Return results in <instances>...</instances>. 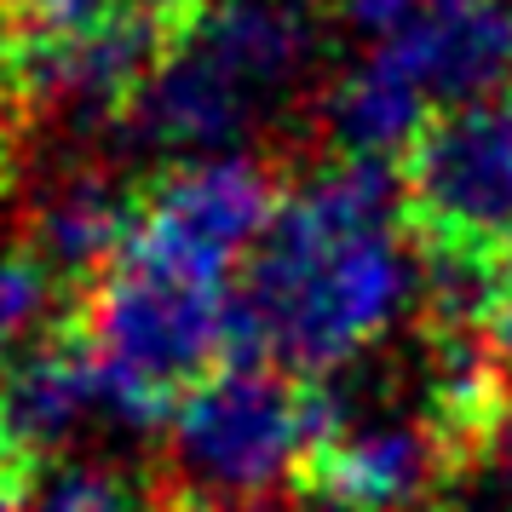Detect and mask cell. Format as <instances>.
Returning a JSON list of instances; mask_svg holds the SVG:
<instances>
[{
  "label": "cell",
  "mask_w": 512,
  "mask_h": 512,
  "mask_svg": "<svg viewBox=\"0 0 512 512\" xmlns=\"http://www.w3.org/2000/svg\"><path fill=\"white\" fill-rule=\"evenodd\" d=\"M271 173L242 156L167 167L139 202L121 254L93 277L81 346L93 351L110 415L156 426L242 340L236 271L277 213Z\"/></svg>",
  "instance_id": "cell-1"
},
{
  "label": "cell",
  "mask_w": 512,
  "mask_h": 512,
  "mask_svg": "<svg viewBox=\"0 0 512 512\" xmlns=\"http://www.w3.org/2000/svg\"><path fill=\"white\" fill-rule=\"evenodd\" d=\"M426 305L403 179L386 162L334 156L288 190L242 265V346L323 380L380 351Z\"/></svg>",
  "instance_id": "cell-2"
},
{
  "label": "cell",
  "mask_w": 512,
  "mask_h": 512,
  "mask_svg": "<svg viewBox=\"0 0 512 512\" xmlns=\"http://www.w3.org/2000/svg\"><path fill=\"white\" fill-rule=\"evenodd\" d=\"M323 0H202L127 104V139L162 162L242 156L323 70Z\"/></svg>",
  "instance_id": "cell-3"
},
{
  "label": "cell",
  "mask_w": 512,
  "mask_h": 512,
  "mask_svg": "<svg viewBox=\"0 0 512 512\" xmlns=\"http://www.w3.org/2000/svg\"><path fill=\"white\" fill-rule=\"evenodd\" d=\"M328 426L323 392L265 357L213 369L167 415L173 466L185 495L225 507H259L277 489H300V472Z\"/></svg>",
  "instance_id": "cell-4"
},
{
  "label": "cell",
  "mask_w": 512,
  "mask_h": 512,
  "mask_svg": "<svg viewBox=\"0 0 512 512\" xmlns=\"http://www.w3.org/2000/svg\"><path fill=\"white\" fill-rule=\"evenodd\" d=\"M409 225L443 254L512 259V93L443 110L403 167Z\"/></svg>",
  "instance_id": "cell-5"
},
{
  "label": "cell",
  "mask_w": 512,
  "mask_h": 512,
  "mask_svg": "<svg viewBox=\"0 0 512 512\" xmlns=\"http://www.w3.org/2000/svg\"><path fill=\"white\" fill-rule=\"evenodd\" d=\"M461 449L438 432L426 409H334L300 489L328 512H415L455 472Z\"/></svg>",
  "instance_id": "cell-6"
},
{
  "label": "cell",
  "mask_w": 512,
  "mask_h": 512,
  "mask_svg": "<svg viewBox=\"0 0 512 512\" xmlns=\"http://www.w3.org/2000/svg\"><path fill=\"white\" fill-rule=\"evenodd\" d=\"M98 415H110V397L81 334H47L0 363V432L35 466L58 461L64 443H75Z\"/></svg>",
  "instance_id": "cell-7"
},
{
  "label": "cell",
  "mask_w": 512,
  "mask_h": 512,
  "mask_svg": "<svg viewBox=\"0 0 512 512\" xmlns=\"http://www.w3.org/2000/svg\"><path fill=\"white\" fill-rule=\"evenodd\" d=\"M139 219L133 190L116 167L70 162L52 167L47 185L29 202V254L47 259L58 277H98Z\"/></svg>",
  "instance_id": "cell-8"
},
{
  "label": "cell",
  "mask_w": 512,
  "mask_h": 512,
  "mask_svg": "<svg viewBox=\"0 0 512 512\" xmlns=\"http://www.w3.org/2000/svg\"><path fill=\"white\" fill-rule=\"evenodd\" d=\"M24 512H156V495L110 461H47L35 466Z\"/></svg>",
  "instance_id": "cell-9"
},
{
  "label": "cell",
  "mask_w": 512,
  "mask_h": 512,
  "mask_svg": "<svg viewBox=\"0 0 512 512\" xmlns=\"http://www.w3.org/2000/svg\"><path fill=\"white\" fill-rule=\"evenodd\" d=\"M64 277L29 248H0V363H12L35 340L58 334Z\"/></svg>",
  "instance_id": "cell-10"
},
{
  "label": "cell",
  "mask_w": 512,
  "mask_h": 512,
  "mask_svg": "<svg viewBox=\"0 0 512 512\" xmlns=\"http://www.w3.org/2000/svg\"><path fill=\"white\" fill-rule=\"evenodd\" d=\"M323 6L351 18L357 29H369V35H386V29L409 24V18L432 12V6H449V0H323Z\"/></svg>",
  "instance_id": "cell-11"
},
{
  "label": "cell",
  "mask_w": 512,
  "mask_h": 512,
  "mask_svg": "<svg viewBox=\"0 0 512 512\" xmlns=\"http://www.w3.org/2000/svg\"><path fill=\"white\" fill-rule=\"evenodd\" d=\"M29 484H35V461L0 432V512H24Z\"/></svg>",
  "instance_id": "cell-12"
},
{
  "label": "cell",
  "mask_w": 512,
  "mask_h": 512,
  "mask_svg": "<svg viewBox=\"0 0 512 512\" xmlns=\"http://www.w3.org/2000/svg\"><path fill=\"white\" fill-rule=\"evenodd\" d=\"M484 340L495 346V357L512 369V259L501 265V288H495V305H489V328Z\"/></svg>",
  "instance_id": "cell-13"
},
{
  "label": "cell",
  "mask_w": 512,
  "mask_h": 512,
  "mask_svg": "<svg viewBox=\"0 0 512 512\" xmlns=\"http://www.w3.org/2000/svg\"><path fill=\"white\" fill-rule=\"evenodd\" d=\"M478 461L489 466L495 495H501V501H512V409L501 415V426H495V438H489V449L478 455Z\"/></svg>",
  "instance_id": "cell-14"
},
{
  "label": "cell",
  "mask_w": 512,
  "mask_h": 512,
  "mask_svg": "<svg viewBox=\"0 0 512 512\" xmlns=\"http://www.w3.org/2000/svg\"><path fill=\"white\" fill-rule=\"evenodd\" d=\"M156 512H213L208 501H196V495H185V489H179V495H167V501H156Z\"/></svg>",
  "instance_id": "cell-15"
},
{
  "label": "cell",
  "mask_w": 512,
  "mask_h": 512,
  "mask_svg": "<svg viewBox=\"0 0 512 512\" xmlns=\"http://www.w3.org/2000/svg\"><path fill=\"white\" fill-rule=\"evenodd\" d=\"M0 6H12V12H29V6H35V0H0Z\"/></svg>",
  "instance_id": "cell-16"
},
{
  "label": "cell",
  "mask_w": 512,
  "mask_h": 512,
  "mask_svg": "<svg viewBox=\"0 0 512 512\" xmlns=\"http://www.w3.org/2000/svg\"><path fill=\"white\" fill-rule=\"evenodd\" d=\"M0 156H6V121H0Z\"/></svg>",
  "instance_id": "cell-17"
}]
</instances>
